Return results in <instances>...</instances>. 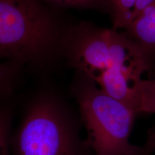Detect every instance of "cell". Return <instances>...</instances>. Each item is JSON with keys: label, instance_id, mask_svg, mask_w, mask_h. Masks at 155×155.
<instances>
[{"label": "cell", "instance_id": "7", "mask_svg": "<svg viewBox=\"0 0 155 155\" xmlns=\"http://www.w3.org/2000/svg\"><path fill=\"white\" fill-rule=\"evenodd\" d=\"M104 9L111 15L113 29H125L132 20L137 0H101Z\"/></svg>", "mask_w": 155, "mask_h": 155}, {"label": "cell", "instance_id": "4", "mask_svg": "<svg viewBox=\"0 0 155 155\" xmlns=\"http://www.w3.org/2000/svg\"><path fill=\"white\" fill-rule=\"evenodd\" d=\"M111 29L81 22L67 29L62 53L78 73L95 83L111 64Z\"/></svg>", "mask_w": 155, "mask_h": 155}, {"label": "cell", "instance_id": "2", "mask_svg": "<svg viewBox=\"0 0 155 155\" xmlns=\"http://www.w3.org/2000/svg\"><path fill=\"white\" fill-rule=\"evenodd\" d=\"M79 75L75 96L88 132V144L94 155H132L143 146L129 141L137 114L131 108L106 94L99 86Z\"/></svg>", "mask_w": 155, "mask_h": 155}, {"label": "cell", "instance_id": "6", "mask_svg": "<svg viewBox=\"0 0 155 155\" xmlns=\"http://www.w3.org/2000/svg\"><path fill=\"white\" fill-rule=\"evenodd\" d=\"M132 108L137 114L155 113V79H141L137 83L134 90Z\"/></svg>", "mask_w": 155, "mask_h": 155}, {"label": "cell", "instance_id": "9", "mask_svg": "<svg viewBox=\"0 0 155 155\" xmlns=\"http://www.w3.org/2000/svg\"><path fill=\"white\" fill-rule=\"evenodd\" d=\"M48 5L61 8L79 9H104L101 0H42Z\"/></svg>", "mask_w": 155, "mask_h": 155}, {"label": "cell", "instance_id": "8", "mask_svg": "<svg viewBox=\"0 0 155 155\" xmlns=\"http://www.w3.org/2000/svg\"><path fill=\"white\" fill-rule=\"evenodd\" d=\"M20 67L11 62H0V97L9 94L12 90Z\"/></svg>", "mask_w": 155, "mask_h": 155}, {"label": "cell", "instance_id": "12", "mask_svg": "<svg viewBox=\"0 0 155 155\" xmlns=\"http://www.w3.org/2000/svg\"><path fill=\"white\" fill-rule=\"evenodd\" d=\"M154 2L155 0H137V2L135 4L134 8L133 11L132 20Z\"/></svg>", "mask_w": 155, "mask_h": 155}, {"label": "cell", "instance_id": "11", "mask_svg": "<svg viewBox=\"0 0 155 155\" xmlns=\"http://www.w3.org/2000/svg\"><path fill=\"white\" fill-rule=\"evenodd\" d=\"M144 149L141 152L132 155H151L155 150V132L150 131L145 142Z\"/></svg>", "mask_w": 155, "mask_h": 155}, {"label": "cell", "instance_id": "3", "mask_svg": "<svg viewBox=\"0 0 155 155\" xmlns=\"http://www.w3.org/2000/svg\"><path fill=\"white\" fill-rule=\"evenodd\" d=\"M19 155H77L74 137L55 102L42 98L32 104L18 136Z\"/></svg>", "mask_w": 155, "mask_h": 155}, {"label": "cell", "instance_id": "10", "mask_svg": "<svg viewBox=\"0 0 155 155\" xmlns=\"http://www.w3.org/2000/svg\"><path fill=\"white\" fill-rule=\"evenodd\" d=\"M10 117L5 110H0V155H8V136Z\"/></svg>", "mask_w": 155, "mask_h": 155}, {"label": "cell", "instance_id": "5", "mask_svg": "<svg viewBox=\"0 0 155 155\" xmlns=\"http://www.w3.org/2000/svg\"><path fill=\"white\" fill-rule=\"evenodd\" d=\"M126 35L150 55H155V2L133 19Z\"/></svg>", "mask_w": 155, "mask_h": 155}, {"label": "cell", "instance_id": "1", "mask_svg": "<svg viewBox=\"0 0 155 155\" xmlns=\"http://www.w3.org/2000/svg\"><path fill=\"white\" fill-rule=\"evenodd\" d=\"M66 30L42 0H0V62L50 61L62 53Z\"/></svg>", "mask_w": 155, "mask_h": 155}]
</instances>
